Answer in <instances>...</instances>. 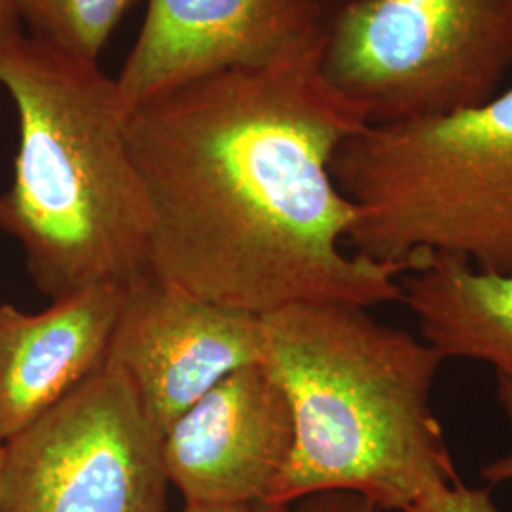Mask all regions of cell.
Returning <instances> with one entry per match:
<instances>
[{
    "label": "cell",
    "instance_id": "cell-13",
    "mask_svg": "<svg viewBox=\"0 0 512 512\" xmlns=\"http://www.w3.org/2000/svg\"><path fill=\"white\" fill-rule=\"evenodd\" d=\"M403 512H499L490 488H469L461 482L437 484Z\"/></svg>",
    "mask_w": 512,
    "mask_h": 512
},
{
    "label": "cell",
    "instance_id": "cell-8",
    "mask_svg": "<svg viewBox=\"0 0 512 512\" xmlns=\"http://www.w3.org/2000/svg\"><path fill=\"white\" fill-rule=\"evenodd\" d=\"M256 363L260 315L184 293L154 272L126 285L107 365L128 376L162 435L207 391Z\"/></svg>",
    "mask_w": 512,
    "mask_h": 512
},
{
    "label": "cell",
    "instance_id": "cell-16",
    "mask_svg": "<svg viewBox=\"0 0 512 512\" xmlns=\"http://www.w3.org/2000/svg\"><path fill=\"white\" fill-rule=\"evenodd\" d=\"M181 512H291V507L277 505H234V507H186Z\"/></svg>",
    "mask_w": 512,
    "mask_h": 512
},
{
    "label": "cell",
    "instance_id": "cell-7",
    "mask_svg": "<svg viewBox=\"0 0 512 512\" xmlns=\"http://www.w3.org/2000/svg\"><path fill=\"white\" fill-rule=\"evenodd\" d=\"M327 0H148L120 74L124 118L148 99L234 69H264L323 44Z\"/></svg>",
    "mask_w": 512,
    "mask_h": 512
},
{
    "label": "cell",
    "instance_id": "cell-14",
    "mask_svg": "<svg viewBox=\"0 0 512 512\" xmlns=\"http://www.w3.org/2000/svg\"><path fill=\"white\" fill-rule=\"evenodd\" d=\"M291 512H382L366 497L353 492H321L294 503Z\"/></svg>",
    "mask_w": 512,
    "mask_h": 512
},
{
    "label": "cell",
    "instance_id": "cell-4",
    "mask_svg": "<svg viewBox=\"0 0 512 512\" xmlns=\"http://www.w3.org/2000/svg\"><path fill=\"white\" fill-rule=\"evenodd\" d=\"M330 171L357 207L353 255L380 264L454 256L511 274L512 88L471 109L366 124Z\"/></svg>",
    "mask_w": 512,
    "mask_h": 512
},
{
    "label": "cell",
    "instance_id": "cell-9",
    "mask_svg": "<svg viewBox=\"0 0 512 512\" xmlns=\"http://www.w3.org/2000/svg\"><path fill=\"white\" fill-rule=\"evenodd\" d=\"M291 444L289 403L256 363L232 372L165 431V469L186 507L264 505Z\"/></svg>",
    "mask_w": 512,
    "mask_h": 512
},
{
    "label": "cell",
    "instance_id": "cell-2",
    "mask_svg": "<svg viewBox=\"0 0 512 512\" xmlns=\"http://www.w3.org/2000/svg\"><path fill=\"white\" fill-rule=\"evenodd\" d=\"M370 308L308 302L260 315L262 365L281 387L293 444L264 505L353 492L403 512L458 482L431 393L444 357Z\"/></svg>",
    "mask_w": 512,
    "mask_h": 512
},
{
    "label": "cell",
    "instance_id": "cell-15",
    "mask_svg": "<svg viewBox=\"0 0 512 512\" xmlns=\"http://www.w3.org/2000/svg\"><path fill=\"white\" fill-rule=\"evenodd\" d=\"M495 397H497V403L501 406L505 418L509 421V427H511L512 433V380L497 378ZM480 476H482L488 484L512 482V446L511 450H509L507 454H503L501 458L486 463V465L480 469Z\"/></svg>",
    "mask_w": 512,
    "mask_h": 512
},
{
    "label": "cell",
    "instance_id": "cell-11",
    "mask_svg": "<svg viewBox=\"0 0 512 512\" xmlns=\"http://www.w3.org/2000/svg\"><path fill=\"white\" fill-rule=\"evenodd\" d=\"M421 338L444 361L465 359L512 380V272L488 274L454 256H423L399 277Z\"/></svg>",
    "mask_w": 512,
    "mask_h": 512
},
{
    "label": "cell",
    "instance_id": "cell-18",
    "mask_svg": "<svg viewBox=\"0 0 512 512\" xmlns=\"http://www.w3.org/2000/svg\"><path fill=\"white\" fill-rule=\"evenodd\" d=\"M4 452H6V442L0 439V473H2V465H4Z\"/></svg>",
    "mask_w": 512,
    "mask_h": 512
},
{
    "label": "cell",
    "instance_id": "cell-3",
    "mask_svg": "<svg viewBox=\"0 0 512 512\" xmlns=\"http://www.w3.org/2000/svg\"><path fill=\"white\" fill-rule=\"evenodd\" d=\"M0 86L19 126L0 232L21 245L38 293L59 300L150 272V207L114 78L18 31L0 38Z\"/></svg>",
    "mask_w": 512,
    "mask_h": 512
},
{
    "label": "cell",
    "instance_id": "cell-5",
    "mask_svg": "<svg viewBox=\"0 0 512 512\" xmlns=\"http://www.w3.org/2000/svg\"><path fill=\"white\" fill-rule=\"evenodd\" d=\"M512 69V0H327L319 71L391 124L484 105Z\"/></svg>",
    "mask_w": 512,
    "mask_h": 512
},
{
    "label": "cell",
    "instance_id": "cell-17",
    "mask_svg": "<svg viewBox=\"0 0 512 512\" xmlns=\"http://www.w3.org/2000/svg\"><path fill=\"white\" fill-rule=\"evenodd\" d=\"M23 31L10 0H0V38Z\"/></svg>",
    "mask_w": 512,
    "mask_h": 512
},
{
    "label": "cell",
    "instance_id": "cell-1",
    "mask_svg": "<svg viewBox=\"0 0 512 512\" xmlns=\"http://www.w3.org/2000/svg\"><path fill=\"white\" fill-rule=\"evenodd\" d=\"M321 48L234 69L129 110L126 139L150 207V272L232 310L401 302L420 264L346 255L357 207L332 179L334 152L368 124L332 90Z\"/></svg>",
    "mask_w": 512,
    "mask_h": 512
},
{
    "label": "cell",
    "instance_id": "cell-12",
    "mask_svg": "<svg viewBox=\"0 0 512 512\" xmlns=\"http://www.w3.org/2000/svg\"><path fill=\"white\" fill-rule=\"evenodd\" d=\"M21 29L65 54L99 63L135 0H10Z\"/></svg>",
    "mask_w": 512,
    "mask_h": 512
},
{
    "label": "cell",
    "instance_id": "cell-10",
    "mask_svg": "<svg viewBox=\"0 0 512 512\" xmlns=\"http://www.w3.org/2000/svg\"><path fill=\"white\" fill-rule=\"evenodd\" d=\"M122 285H95L40 313L0 306V439H12L107 363Z\"/></svg>",
    "mask_w": 512,
    "mask_h": 512
},
{
    "label": "cell",
    "instance_id": "cell-6",
    "mask_svg": "<svg viewBox=\"0 0 512 512\" xmlns=\"http://www.w3.org/2000/svg\"><path fill=\"white\" fill-rule=\"evenodd\" d=\"M169 484L164 435L105 363L6 440L0 512H165Z\"/></svg>",
    "mask_w": 512,
    "mask_h": 512
}]
</instances>
